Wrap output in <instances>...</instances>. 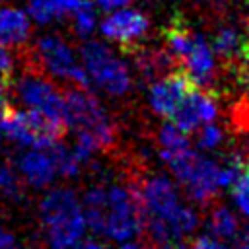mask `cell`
Instances as JSON below:
<instances>
[{
    "instance_id": "obj_10",
    "label": "cell",
    "mask_w": 249,
    "mask_h": 249,
    "mask_svg": "<svg viewBox=\"0 0 249 249\" xmlns=\"http://www.w3.org/2000/svg\"><path fill=\"white\" fill-rule=\"evenodd\" d=\"M216 115H218L216 99L204 88L193 86L181 99V103L175 109V113L171 115V119H167V121L175 123L181 130H185L189 134V132L196 130L200 124L214 121Z\"/></svg>"
},
{
    "instance_id": "obj_18",
    "label": "cell",
    "mask_w": 249,
    "mask_h": 249,
    "mask_svg": "<svg viewBox=\"0 0 249 249\" xmlns=\"http://www.w3.org/2000/svg\"><path fill=\"white\" fill-rule=\"evenodd\" d=\"M208 231L222 241L233 239L239 231V220L228 206H214L208 214Z\"/></svg>"
},
{
    "instance_id": "obj_21",
    "label": "cell",
    "mask_w": 249,
    "mask_h": 249,
    "mask_svg": "<svg viewBox=\"0 0 249 249\" xmlns=\"http://www.w3.org/2000/svg\"><path fill=\"white\" fill-rule=\"evenodd\" d=\"M218 165H216V183H218V189H230L233 187V183L237 181V177L241 175L243 171V165L245 161L239 158V156H224L222 160H216Z\"/></svg>"
},
{
    "instance_id": "obj_31",
    "label": "cell",
    "mask_w": 249,
    "mask_h": 249,
    "mask_svg": "<svg viewBox=\"0 0 249 249\" xmlns=\"http://www.w3.org/2000/svg\"><path fill=\"white\" fill-rule=\"evenodd\" d=\"M70 249H105V247L101 243H97V241H78Z\"/></svg>"
},
{
    "instance_id": "obj_24",
    "label": "cell",
    "mask_w": 249,
    "mask_h": 249,
    "mask_svg": "<svg viewBox=\"0 0 249 249\" xmlns=\"http://www.w3.org/2000/svg\"><path fill=\"white\" fill-rule=\"evenodd\" d=\"M224 142V130L214 121L200 124L196 128V146L200 150H216Z\"/></svg>"
},
{
    "instance_id": "obj_12",
    "label": "cell",
    "mask_w": 249,
    "mask_h": 249,
    "mask_svg": "<svg viewBox=\"0 0 249 249\" xmlns=\"http://www.w3.org/2000/svg\"><path fill=\"white\" fill-rule=\"evenodd\" d=\"M16 171L19 179L33 189H45L58 177L51 146L23 148L16 160Z\"/></svg>"
},
{
    "instance_id": "obj_23",
    "label": "cell",
    "mask_w": 249,
    "mask_h": 249,
    "mask_svg": "<svg viewBox=\"0 0 249 249\" xmlns=\"http://www.w3.org/2000/svg\"><path fill=\"white\" fill-rule=\"evenodd\" d=\"M21 193L23 189L18 171L6 163H0V195L10 200H18L21 198Z\"/></svg>"
},
{
    "instance_id": "obj_7",
    "label": "cell",
    "mask_w": 249,
    "mask_h": 249,
    "mask_svg": "<svg viewBox=\"0 0 249 249\" xmlns=\"http://www.w3.org/2000/svg\"><path fill=\"white\" fill-rule=\"evenodd\" d=\"M80 58L89 82H93L105 93L119 97L130 89L132 78L128 66L115 56L107 45L99 41H86L80 47Z\"/></svg>"
},
{
    "instance_id": "obj_14",
    "label": "cell",
    "mask_w": 249,
    "mask_h": 249,
    "mask_svg": "<svg viewBox=\"0 0 249 249\" xmlns=\"http://www.w3.org/2000/svg\"><path fill=\"white\" fill-rule=\"evenodd\" d=\"M179 68L198 88L206 89L214 82V78H216V54L202 35H198V33L195 35L189 51L185 53V56L179 62Z\"/></svg>"
},
{
    "instance_id": "obj_16",
    "label": "cell",
    "mask_w": 249,
    "mask_h": 249,
    "mask_svg": "<svg viewBox=\"0 0 249 249\" xmlns=\"http://www.w3.org/2000/svg\"><path fill=\"white\" fill-rule=\"evenodd\" d=\"M84 0H27V14L39 25L70 18Z\"/></svg>"
},
{
    "instance_id": "obj_6",
    "label": "cell",
    "mask_w": 249,
    "mask_h": 249,
    "mask_svg": "<svg viewBox=\"0 0 249 249\" xmlns=\"http://www.w3.org/2000/svg\"><path fill=\"white\" fill-rule=\"evenodd\" d=\"M163 161L195 202L208 204L218 195L220 189L216 183V160L200 156L193 148H187L165 158Z\"/></svg>"
},
{
    "instance_id": "obj_35",
    "label": "cell",
    "mask_w": 249,
    "mask_h": 249,
    "mask_svg": "<svg viewBox=\"0 0 249 249\" xmlns=\"http://www.w3.org/2000/svg\"><path fill=\"white\" fill-rule=\"evenodd\" d=\"M243 241L249 243V228H247V231H245V235H243Z\"/></svg>"
},
{
    "instance_id": "obj_22",
    "label": "cell",
    "mask_w": 249,
    "mask_h": 249,
    "mask_svg": "<svg viewBox=\"0 0 249 249\" xmlns=\"http://www.w3.org/2000/svg\"><path fill=\"white\" fill-rule=\"evenodd\" d=\"M72 19V29L78 37H88L93 27H95V12H93V4L89 0H84L78 10L70 16Z\"/></svg>"
},
{
    "instance_id": "obj_34",
    "label": "cell",
    "mask_w": 249,
    "mask_h": 249,
    "mask_svg": "<svg viewBox=\"0 0 249 249\" xmlns=\"http://www.w3.org/2000/svg\"><path fill=\"white\" fill-rule=\"evenodd\" d=\"M237 249H249V243H245V241H241V243L237 245Z\"/></svg>"
},
{
    "instance_id": "obj_20",
    "label": "cell",
    "mask_w": 249,
    "mask_h": 249,
    "mask_svg": "<svg viewBox=\"0 0 249 249\" xmlns=\"http://www.w3.org/2000/svg\"><path fill=\"white\" fill-rule=\"evenodd\" d=\"M49 146H51V152H53L58 175L60 177H76L80 173V169H82V163L76 160L72 148L62 144L60 140H56V142H53Z\"/></svg>"
},
{
    "instance_id": "obj_2",
    "label": "cell",
    "mask_w": 249,
    "mask_h": 249,
    "mask_svg": "<svg viewBox=\"0 0 249 249\" xmlns=\"http://www.w3.org/2000/svg\"><path fill=\"white\" fill-rule=\"evenodd\" d=\"M39 218L51 249H70L88 230L82 202L72 189L47 191L39 202Z\"/></svg>"
},
{
    "instance_id": "obj_25",
    "label": "cell",
    "mask_w": 249,
    "mask_h": 249,
    "mask_svg": "<svg viewBox=\"0 0 249 249\" xmlns=\"http://www.w3.org/2000/svg\"><path fill=\"white\" fill-rule=\"evenodd\" d=\"M231 196L233 202L237 206V210L249 218V163L243 165L241 175L237 177V181L231 187Z\"/></svg>"
},
{
    "instance_id": "obj_19",
    "label": "cell",
    "mask_w": 249,
    "mask_h": 249,
    "mask_svg": "<svg viewBox=\"0 0 249 249\" xmlns=\"http://www.w3.org/2000/svg\"><path fill=\"white\" fill-rule=\"evenodd\" d=\"M158 144H160V156H161V160H165V158H169V156H173L177 152H183V150L191 148L187 132L181 130L171 121H167L160 128V132H158Z\"/></svg>"
},
{
    "instance_id": "obj_32",
    "label": "cell",
    "mask_w": 249,
    "mask_h": 249,
    "mask_svg": "<svg viewBox=\"0 0 249 249\" xmlns=\"http://www.w3.org/2000/svg\"><path fill=\"white\" fill-rule=\"evenodd\" d=\"M241 60L249 66V41L243 43V49H241Z\"/></svg>"
},
{
    "instance_id": "obj_11",
    "label": "cell",
    "mask_w": 249,
    "mask_h": 249,
    "mask_svg": "<svg viewBox=\"0 0 249 249\" xmlns=\"http://www.w3.org/2000/svg\"><path fill=\"white\" fill-rule=\"evenodd\" d=\"M195 84L187 78V74L177 68L173 72L163 74L160 80H156L150 86L148 91V103L150 109L163 119H171V115L175 113V109L179 107L181 99L185 97V93L193 88Z\"/></svg>"
},
{
    "instance_id": "obj_8",
    "label": "cell",
    "mask_w": 249,
    "mask_h": 249,
    "mask_svg": "<svg viewBox=\"0 0 249 249\" xmlns=\"http://www.w3.org/2000/svg\"><path fill=\"white\" fill-rule=\"evenodd\" d=\"M31 56H33L31 62L53 78L72 82L74 86L80 88H88L91 84L84 66L78 64L74 49L60 35L54 33L41 35L33 45Z\"/></svg>"
},
{
    "instance_id": "obj_3",
    "label": "cell",
    "mask_w": 249,
    "mask_h": 249,
    "mask_svg": "<svg viewBox=\"0 0 249 249\" xmlns=\"http://www.w3.org/2000/svg\"><path fill=\"white\" fill-rule=\"evenodd\" d=\"M8 89L10 97L27 111L39 113L47 117L49 121L64 124V95L60 89L45 76L43 70H39L33 62L25 64V68L19 74H12L8 80Z\"/></svg>"
},
{
    "instance_id": "obj_9",
    "label": "cell",
    "mask_w": 249,
    "mask_h": 249,
    "mask_svg": "<svg viewBox=\"0 0 249 249\" xmlns=\"http://www.w3.org/2000/svg\"><path fill=\"white\" fill-rule=\"evenodd\" d=\"M2 134L18 148H33L60 140L64 126L27 109H8L2 121Z\"/></svg>"
},
{
    "instance_id": "obj_33",
    "label": "cell",
    "mask_w": 249,
    "mask_h": 249,
    "mask_svg": "<svg viewBox=\"0 0 249 249\" xmlns=\"http://www.w3.org/2000/svg\"><path fill=\"white\" fill-rule=\"evenodd\" d=\"M121 249H142V247L136 245V243H132V241H124V245H123Z\"/></svg>"
},
{
    "instance_id": "obj_1",
    "label": "cell",
    "mask_w": 249,
    "mask_h": 249,
    "mask_svg": "<svg viewBox=\"0 0 249 249\" xmlns=\"http://www.w3.org/2000/svg\"><path fill=\"white\" fill-rule=\"evenodd\" d=\"M142 228L160 249H181L189 233L198 226V214L179 198V191L169 177L156 175L138 187Z\"/></svg>"
},
{
    "instance_id": "obj_27",
    "label": "cell",
    "mask_w": 249,
    "mask_h": 249,
    "mask_svg": "<svg viewBox=\"0 0 249 249\" xmlns=\"http://www.w3.org/2000/svg\"><path fill=\"white\" fill-rule=\"evenodd\" d=\"M191 249H228L226 243L214 235H198L193 243Z\"/></svg>"
},
{
    "instance_id": "obj_36",
    "label": "cell",
    "mask_w": 249,
    "mask_h": 249,
    "mask_svg": "<svg viewBox=\"0 0 249 249\" xmlns=\"http://www.w3.org/2000/svg\"><path fill=\"white\" fill-rule=\"evenodd\" d=\"M0 2H2V0H0Z\"/></svg>"
},
{
    "instance_id": "obj_28",
    "label": "cell",
    "mask_w": 249,
    "mask_h": 249,
    "mask_svg": "<svg viewBox=\"0 0 249 249\" xmlns=\"http://www.w3.org/2000/svg\"><path fill=\"white\" fill-rule=\"evenodd\" d=\"M0 249H16V235L4 226H0Z\"/></svg>"
},
{
    "instance_id": "obj_30",
    "label": "cell",
    "mask_w": 249,
    "mask_h": 249,
    "mask_svg": "<svg viewBox=\"0 0 249 249\" xmlns=\"http://www.w3.org/2000/svg\"><path fill=\"white\" fill-rule=\"evenodd\" d=\"M6 113H8V95L4 93V89L0 88V152H2V138H4V134H2V121H4V117H6Z\"/></svg>"
},
{
    "instance_id": "obj_17",
    "label": "cell",
    "mask_w": 249,
    "mask_h": 249,
    "mask_svg": "<svg viewBox=\"0 0 249 249\" xmlns=\"http://www.w3.org/2000/svg\"><path fill=\"white\" fill-rule=\"evenodd\" d=\"M245 39L241 37L239 29L235 25H222L214 37H212V51L220 58L231 62L233 58H241V49H243Z\"/></svg>"
},
{
    "instance_id": "obj_26",
    "label": "cell",
    "mask_w": 249,
    "mask_h": 249,
    "mask_svg": "<svg viewBox=\"0 0 249 249\" xmlns=\"http://www.w3.org/2000/svg\"><path fill=\"white\" fill-rule=\"evenodd\" d=\"M14 70H16V56L10 53V49L0 47V88L8 84Z\"/></svg>"
},
{
    "instance_id": "obj_29",
    "label": "cell",
    "mask_w": 249,
    "mask_h": 249,
    "mask_svg": "<svg viewBox=\"0 0 249 249\" xmlns=\"http://www.w3.org/2000/svg\"><path fill=\"white\" fill-rule=\"evenodd\" d=\"M95 2H97V6H99L101 10H105V12L117 10V8H124V6L130 4V0H95Z\"/></svg>"
},
{
    "instance_id": "obj_4",
    "label": "cell",
    "mask_w": 249,
    "mask_h": 249,
    "mask_svg": "<svg viewBox=\"0 0 249 249\" xmlns=\"http://www.w3.org/2000/svg\"><path fill=\"white\" fill-rule=\"evenodd\" d=\"M64 124L74 132L91 136L101 150L111 148L117 140L115 124L88 88L74 86L64 93Z\"/></svg>"
},
{
    "instance_id": "obj_13",
    "label": "cell",
    "mask_w": 249,
    "mask_h": 249,
    "mask_svg": "<svg viewBox=\"0 0 249 249\" xmlns=\"http://www.w3.org/2000/svg\"><path fill=\"white\" fill-rule=\"evenodd\" d=\"M146 31H148V18L142 12L130 8H117L111 16H107L101 21V33L107 39L117 41L126 51L136 47V41L142 39Z\"/></svg>"
},
{
    "instance_id": "obj_5",
    "label": "cell",
    "mask_w": 249,
    "mask_h": 249,
    "mask_svg": "<svg viewBox=\"0 0 249 249\" xmlns=\"http://www.w3.org/2000/svg\"><path fill=\"white\" fill-rule=\"evenodd\" d=\"M142 230L138 189L124 183L105 185L103 231L113 241H130Z\"/></svg>"
},
{
    "instance_id": "obj_15",
    "label": "cell",
    "mask_w": 249,
    "mask_h": 249,
    "mask_svg": "<svg viewBox=\"0 0 249 249\" xmlns=\"http://www.w3.org/2000/svg\"><path fill=\"white\" fill-rule=\"evenodd\" d=\"M31 37L29 16L16 6L0 4V47L19 49Z\"/></svg>"
}]
</instances>
